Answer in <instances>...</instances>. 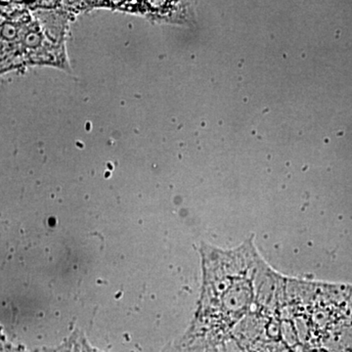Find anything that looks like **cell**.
I'll use <instances>...</instances> for the list:
<instances>
[{"mask_svg": "<svg viewBox=\"0 0 352 352\" xmlns=\"http://www.w3.org/2000/svg\"><path fill=\"white\" fill-rule=\"evenodd\" d=\"M64 30L52 11L0 3V75L34 64L63 66Z\"/></svg>", "mask_w": 352, "mask_h": 352, "instance_id": "obj_1", "label": "cell"}]
</instances>
